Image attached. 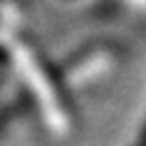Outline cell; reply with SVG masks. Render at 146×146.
<instances>
[{
  "instance_id": "6da1fadb",
  "label": "cell",
  "mask_w": 146,
  "mask_h": 146,
  "mask_svg": "<svg viewBox=\"0 0 146 146\" xmlns=\"http://www.w3.org/2000/svg\"><path fill=\"white\" fill-rule=\"evenodd\" d=\"M12 121V109H7V111H3L0 114V135H3V130L7 127V123Z\"/></svg>"
},
{
  "instance_id": "7a4b0ae2",
  "label": "cell",
  "mask_w": 146,
  "mask_h": 146,
  "mask_svg": "<svg viewBox=\"0 0 146 146\" xmlns=\"http://www.w3.org/2000/svg\"><path fill=\"white\" fill-rule=\"evenodd\" d=\"M135 146H146V127H144V132H141V137H139V141Z\"/></svg>"
}]
</instances>
